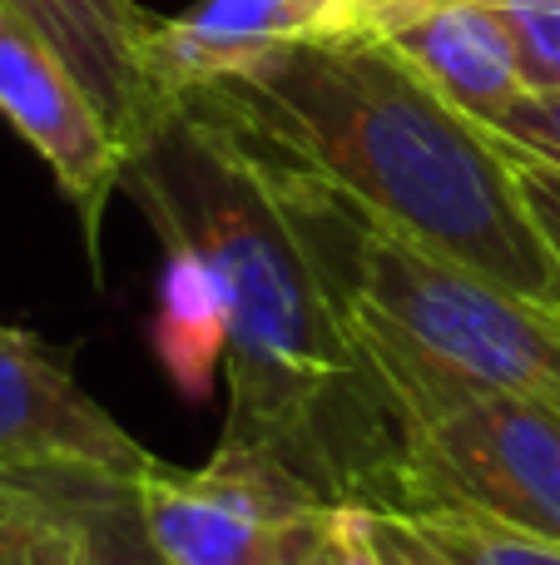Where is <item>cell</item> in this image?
Instances as JSON below:
<instances>
[{
    "label": "cell",
    "mask_w": 560,
    "mask_h": 565,
    "mask_svg": "<svg viewBox=\"0 0 560 565\" xmlns=\"http://www.w3.org/2000/svg\"><path fill=\"white\" fill-rule=\"evenodd\" d=\"M60 511H65L60 565H164L144 531L139 477L60 471Z\"/></svg>",
    "instance_id": "obj_13"
},
{
    "label": "cell",
    "mask_w": 560,
    "mask_h": 565,
    "mask_svg": "<svg viewBox=\"0 0 560 565\" xmlns=\"http://www.w3.org/2000/svg\"><path fill=\"white\" fill-rule=\"evenodd\" d=\"M283 174L303 194L337 288L357 312L482 387L560 407V312L412 244L293 169Z\"/></svg>",
    "instance_id": "obj_4"
},
{
    "label": "cell",
    "mask_w": 560,
    "mask_h": 565,
    "mask_svg": "<svg viewBox=\"0 0 560 565\" xmlns=\"http://www.w3.org/2000/svg\"><path fill=\"white\" fill-rule=\"evenodd\" d=\"M333 35H367L353 0H204L189 15L154 20L149 70L159 95L179 105L268 50Z\"/></svg>",
    "instance_id": "obj_9"
},
{
    "label": "cell",
    "mask_w": 560,
    "mask_h": 565,
    "mask_svg": "<svg viewBox=\"0 0 560 565\" xmlns=\"http://www.w3.org/2000/svg\"><path fill=\"white\" fill-rule=\"evenodd\" d=\"M511 25L526 89H560V0H492Z\"/></svg>",
    "instance_id": "obj_14"
},
{
    "label": "cell",
    "mask_w": 560,
    "mask_h": 565,
    "mask_svg": "<svg viewBox=\"0 0 560 565\" xmlns=\"http://www.w3.org/2000/svg\"><path fill=\"white\" fill-rule=\"evenodd\" d=\"M373 35L387 40L446 105L476 125L496 119L526 89L511 25L492 0H432L387 15Z\"/></svg>",
    "instance_id": "obj_10"
},
{
    "label": "cell",
    "mask_w": 560,
    "mask_h": 565,
    "mask_svg": "<svg viewBox=\"0 0 560 565\" xmlns=\"http://www.w3.org/2000/svg\"><path fill=\"white\" fill-rule=\"evenodd\" d=\"M154 352L184 397H208L218 362H228V302L214 268L189 248H164L154 312Z\"/></svg>",
    "instance_id": "obj_12"
},
{
    "label": "cell",
    "mask_w": 560,
    "mask_h": 565,
    "mask_svg": "<svg viewBox=\"0 0 560 565\" xmlns=\"http://www.w3.org/2000/svg\"><path fill=\"white\" fill-rule=\"evenodd\" d=\"M373 565H560V546L472 511L347 507Z\"/></svg>",
    "instance_id": "obj_11"
},
{
    "label": "cell",
    "mask_w": 560,
    "mask_h": 565,
    "mask_svg": "<svg viewBox=\"0 0 560 565\" xmlns=\"http://www.w3.org/2000/svg\"><path fill=\"white\" fill-rule=\"evenodd\" d=\"M0 119L45 159L60 194L85 218L89 248L115 189H125L129 149L79 79L0 10Z\"/></svg>",
    "instance_id": "obj_6"
},
{
    "label": "cell",
    "mask_w": 560,
    "mask_h": 565,
    "mask_svg": "<svg viewBox=\"0 0 560 565\" xmlns=\"http://www.w3.org/2000/svg\"><path fill=\"white\" fill-rule=\"evenodd\" d=\"M496 145H502V139H496ZM502 154H506V164H511L516 194H521L536 234H541V244L551 248L556 264H560V169L546 164V159H536V154H526V149H516V145H502Z\"/></svg>",
    "instance_id": "obj_16"
},
{
    "label": "cell",
    "mask_w": 560,
    "mask_h": 565,
    "mask_svg": "<svg viewBox=\"0 0 560 565\" xmlns=\"http://www.w3.org/2000/svg\"><path fill=\"white\" fill-rule=\"evenodd\" d=\"M313 565H373V556L363 551V536H357V526H353V511H337V526H333V536H327V546L317 551V561Z\"/></svg>",
    "instance_id": "obj_17"
},
{
    "label": "cell",
    "mask_w": 560,
    "mask_h": 565,
    "mask_svg": "<svg viewBox=\"0 0 560 565\" xmlns=\"http://www.w3.org/2000/svg\"><path fill=\"white\" fill-rule=\"evenodd\" d=\"M179 105L412 244L560 312V264L516 194L502 145L387 40H293Z\"/></svg>",
    "instance_id": "obj_2"
},
{
    "label": "cell",
    "mask_w": 560,
    "mask_h": 565,
    "mask_svg": "<svg viewBox=\"0 0 560 565\" xmlns=\"http://www.w3.org/2000/svg\"><path fill=\"white\" fill-rule=\"evenodd\" d=\"M149 451L75 382L65 358L0 322V471H115L139 477Z\"/></svg>",
    "instance_id": "obj_7"
},
{
    "label": "cell",
    "mask_w": 560,
    "mask_h": 565,
    "mask_svg": "<svg viewBox=\"0 0 560 565\" xmlns=\"http://www.w3.org/2000/svg\"><path fill=\"white\" fill-rule=\"evenodd\" d=\"M139 511L164 565H313L343 507L268 451L218 437L204 467L149 461Z\"/></svg>",
    "instance_id": "obj_5"
},
{
    "label": "cell",
    "mask_w": 560,
    "mask_h": 565,
    "mask_svg": "<svg viewBox=\"0 0 560 565\" xmlns=\"http://www.w3.org/2000/svg\"><path fill=\"white\" fill-rule=\"evenodd\" d=\"M0 10L79 79V89L119 129L125 149H134L174 109L149 70V35L159 15L134 0H0Z\"/></svg>",
    "instance_id": "obj_8"
},
{
    "label": "cell",
    "mask_w": 560,
    "mask_h": 565,
    "mask_svg": "<svg viewBox=\"0 0 560 565\" xmlns=\"http://www.w3.org/2000/svg\"><path fill=\"white\" fill-rule=\"evenodd\" d=\"M417 6H432V0H353L357 30H367V35H373L387 15H402V10H417Z\"/></svg>",
    "instance_id": "obj_18"
},
{
    "label": "cell",
    "mask_w": 560,
    "mask_h": 565,
    "mask_svg": "<svg viewBox=\"0 0 560 565\" xmlns=\"http://www.w3.org/2000/svg\"><path fill=\"white\" fill-rule=\"evenodd\" d=\"M486 135L516 145L526 154L560 169V89H521L496 119H486Z\"/></svg>",
    "instance_id": "obj_15"
},
{
    "label": "cell",
    "mask_w": 560,
    "mask_h": 565,
    "mask_svg": "<svg viewBox=\"0 0 560 565\" xmlns=\"http://www.w3.org/2000/svg\"><path fill=\"white\" fill-rule=\"evenodd\" d=\"M164 248L214 268L228 302V427L333 507H383L397 422L353 348V322L298 184L218 119L174 105L125 164Z\"/></svg>",
    "instance_id": "obj_1"
},
{
    "label": "cell",
    "mask_w": 560,
    "mask_h": 565,
    "mask_svg": "<svg viewBox=\"0 0 560 565\" xmlns=\"http://www.w3.org/2000/svg\"><path fill=\"white\" fill-rule=\"evenodd\" d=\"M347 322L402 437L383 507L472 511L560 546V407L482 387L422 358L353 302Z\"/></svg>",
    "instance_id": "obj_3"
}]
</instances>
